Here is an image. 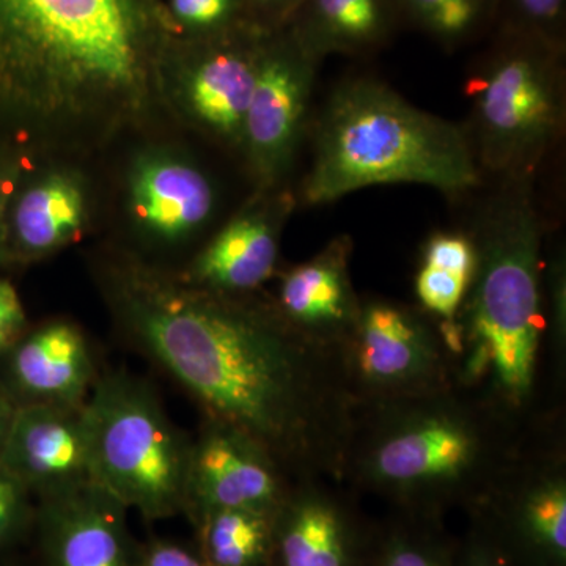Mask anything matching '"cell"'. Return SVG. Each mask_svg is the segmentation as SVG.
<instances>
[{
    "label": "cell",
    "instance_id": "2",
    "mask_svg": "<svg viewBox=\"0 0 566 566\" xmlns=\"http://www.w3.org/2000/svg\"><path fill=\"white\" fill-rule=\"evenodd\" d=\"M159 82L148 0H0V107L51 133L142 114Z\"/></svg>",
    "mask_w": 566,
    "mask_h": 566
},
{
    "label": "cell",
    "instance_id": "10",
    "mask_svg": "<svg viewBox=\"0 0 566 566\" xmlns=\"http://www.w3.org/2000/svg\"><path fill=\"white\" fill-rule=\"evenodd\" d=\"M319 66L289 28L266 33L241 136L263 185L282 178L293 161Z\"/></svg>",
    "mask_w": 566,
    "mask_h": 566
},
{
    "label": "cell",
    "instance_id": "25",
    "mask_svg": "<svg viewBox=\"0 0 566 566\" xmlns=\"http://www.w3.org/2000/svg\"><path fill=\"white\" fill-rule=\"evenodd\" d=\"M472 277L446 264L420 262L415 281L419 307L439 324H453Z\"/></svg>",
    "mask_w": 566,
    "mask_h": 566
},
{
    "label": "cell",
    "instance_id": "27",
    "mask_svg": "<svg viewBox=\"0 0 566 566\" xmlns=\"http://www.w3.org/2000/svg\"><path fill=\"white\" fill-rule=\"evenodd\" d=\"M35 516V497L0 460V551L32 534Z\"/></svg>",
    "mask_w": 566,
    "mask_h": 566
},
{
    "label": "cell",
    "instance_id": "24",
    "mask_svg": "<svg viewBox=\"0 0 566 566\" xmlns=\"http://www.w3.org/2000/svg\"><path fill=\"white\" fill-rule=\"evenodd\" d=\"M543 270V307L545 338L549 348L554 392L560 395L566 367V260L565 249L551 253Z\"/></svg>",
    "mask_w": 566,
    "mask_h": 566
},
{
    "label": "cell",
    "instance_id": "29",
    "mask_svg": "<svg viewBox=\"0 0 566 566\" xmlns=\"http://www.w3.org/2000/svg\"><path fill=\"white\" fill-rule=\"evenodd\" d=\"M172 10L182 24L212 33L249 21L243 0H172Z\"/></svg>",
    "mask_w": 566,
    "mask_h": 566
},
{
    "label": "cell",
    "instance_id": "12",
    "mask_svg": "<svg viewBox=\"0 0 566 566\" xmlns=\"http://www.w3.org/2000/svg\"><path fill=\"white\" fill-rule=\"evenodd\" d=\"M0 460L36 502L96 485L85 405L18 406Z\"/></svg>",
    "mask_w": 566,
    "mask_h": 566
},
{
    "label": "cell",
    "instance_id": "13",
    "mask_svg": "<svg viewBox=\"0 0 566 566\" xmlns=\"http://www.w3.org/2000/svg\"><path fill=\"white\" fill-rule=\"evenodd\" d=\"M128 512L102 486L36 502L33 532L44 566H137Z\"/></svg>",
    "mask_w": 566,
    "mask_h": 566
},
{
    "label": "cell",
    "instance_id": "30",
    "mask_svg": "<svg viewBox=\"0 0 566 566\" xmlns=\"http://www.w3.org/2000/svg\"><path fill=\"white\" fill-rule=\"evenodd\" d=\"M137 566H208L199 546L186 545L178 539L151 536L139 545Z\"/></svg>",
    "mask_w": 566,
    "mask_h": 566
},
{
    "label": "cell",
    "instance_id": "35",
    "mask_svg": "<svg viewBox=\"0 0 566 566\" xmlns=\"http://www.w3.org/2000/svg\"><path fill=\"white\" fill-rule=\"evenodd\" d=\"M7 202H9V189H7V182L0 180V237L6 238V227H3V212H6Z\"/></svg>",
    "mask_w": 566,
    "mask_h": 566
},
{
    "label": "cell",
    "instance_id": "33",
    "mask_svg": "<svg viewBox=\"0 0 566 566\" xmlns=\"http://www.w3.org/2000/svg\"><path fill=\"white\" fill-rule=\"evenodd\" d=\"M18 403L14 398L11 397L9 389L3 385L0 379V447L6 441V436L9 433L11 420H13L14 412H17Z\"/></svg>",
    "mask_w": 566,
    "mask_h": 566
},
{
    "label": "cell",
    "instance_id": "20",
    "mask_svg": "<svg viewBox=\"0 0 566 566\" xmlns=\"http://www.w3.org/2000/svg\"><path fill=\"white\" fill-rule=\"evenodd\" d=\"M400 25L397 0H304L285 28L323 62L333 54H374Z\"/></svg>",
    "mask_w": 566,
    "mask_h": 566
},
{
    "label": "cell",
    "instance_id": "5",
    "mask_svg": "<svg viewBox=\"0 0 566 566\" xmlns=\"http://www.w3.org/2000/svg\"><path fill=\"white\" fill-rule=\"evenodd\" d=\"M422 185L457 197L482 185L464 126L416 107L375 77H352L327 99L303 203L319 207L379 185Z\"/></svg>",
    "mask_w": 566,
    "mask_h": 566
},
{
    "label": "cell",
    "instance_id": "22",
    "mask_svg": "<svg viewBox=\"0 0 566 566\" xmlns=\"http://www.w3.org/2000/svg\"><path fill=\"white\" fill-rule=\"evenodd\" d=\"M275 512L218 510L200 517L199 549L208 566H271Z\"/></svg>",
    "mask_w": 566,
    "mask_h": 566
},
{
    "label": "cell",
    "instance_id": "23",
    "mask_svg": "<svg viewBox=\"0 0 566 566\" xmlns=\"http://www.w3.org/2000/svg\"><path fill=\"white\" fill-rule=\"evenodd\" d=\"M401 24L411 25L446 50L471 43L494 28L499 0H397Z\"/></svg>",
    "mask_w": 566,
    "mask_h": 566
},
{
    "label": "cell",
    "instance_id": "18",
    "mask_svg": "<svg viewBox=\"0 0 566 566\" xmlns=\"http://www.w3.org/2000/svg\"><path fill=\"white\" fill-rule=\"evenodd\" d=\"M252 22L214 33L210 48L193 66L188 99L205 126L233 142H241L251 104L266 33Z\"/></svg>",
    "mask_w": 566,
    "mask_h": 566
},
{
    "label": "cell",
    "instance_id": "32",
    "mask_svg": "<svg viewBox=\"0 0 566 566\" xmlns=\"http://www.w3.org/2000/svg\"><path fill=\"white\" fill-rule=\"evenodd\" d=\"M245 17L263 29H282L290 24L304 0H243Z\"/></svg>",
    "mask_w": 566,
    "mask_h": 566
},
{
    "label": "cell",
    "instance_id": "26",
    "mask_svg": "<svg viewBox=\"0 0 566 566\" xmlns=\"http://www.w3.org/2000/svg\"><path fill=\"white\" fill-rule=\"evenodd\" d=\"M566 0H499L494 29L531 33L565 46Z\"/></svg>",
    "mask_w": 566,
    "mask_h": 566
},
{
    "label": "cell",
    "instance_id": "28",
    "mask_svg": "<svg viewBox=\"0 0 566 566\" xmlns=\"http://www.w3.org/2000/svg\"><path fill=\"white\" fill-rule=\"evenodd\" d=\"M374 566H452L449 554L438 539L394 528L382 539Z\"/></svg>",
    "mask_w": 566,
    "mask_h": 566
},
{
    "label": "cell",
    "instance_id": "9",
    "mask_svg": "<svg viewBox=\"0 0 566 566\" xmlns=\"http://www.w3.org/2000/svg\"><path fill=\"white\" fill-rule=\"evenodd\" d=\"M551 417L528 433L520 455L479 506L501 513L517 545L538 564L565 566V433L560 415Z\"/></svg>",
    "mask_w": 566,
    "mask_h": 566
},
{
    "label": "cell",
    "instance_id": "17",
    "mask_svg": "<svg viewBox=\"0 0 566 566\" xmlns=\"http://www.w3.org/2000/svg\"><path fill=\"white\" fill-rule=\"evenodd\" d=\"M289 197L259 203L238 214L196 256L181 279L222 294H252L273 277Z\"/></svg>",
    "mask_w": 566,
    "mask_h": 566
},
{
    "label": "cell",
    "instance_id": "4",
    "mask_svg": "<svg viewBox=\"0 0 566 566\" xmlns=\"http://www.w3.org/2000/svg\"><path fill=\"white\" fill-rule=\"evenodd\" d=\"M532 430L510 422L458 385L359 406L340 483L381 495L408 512L479 506Z\"/></svg>",
    "mask_w": 566,
    "mask_h": 566
},
{
    "label": "cell",
    "instance_id": "11",
    "mask_svg": "<svg viewBox=\"0 0 566 566\" xmlns=\"http://www.w3.org/2000/svg\"><path fill=\"white\" fill-rule=\"evenodd\" d=\"M294 482L279 461L249 436L202 417L192 438L185 515L196 524L218 510L275 512Z\"/></svg>",
    "mask_w": 566,
    "mask_h": 566
},
{
    "label": "cell",
    "instance_id": "15",
    "mask_svg": "<svg viewBox=\"0 0 566 566\" xmlns=\"http://www.w3.org/2000/svg\"><path fill=\"white\" fill-rule=\"evenodd\" d=\"M333 480L294 482L274 515L271 566H357V531Z\"/></svg>",
    "mask_w": 566,
    "mask_h": 566
},
{
    "label": "cell",
    "instance_id": "6",
    "mask_svg": "<svg viewBox=\"0 0 566 566\" xmlns=\"http://www.w3.org/2000/svg\"><path fill=\"white\" fill-rule=\"evenodd\" d=\"M464 91V129L480 172L501 181L535 177L564 134L565 46L497 28Z\"/></svg>",
    "mask_w": 566,
    "mask_h": 566
},
{
    "label": "cell",
    "instance_id": "16",
    "mask_svg": "<svg viewBox=\"0 0 566 566\" xmlns=\"http://www.w3.org/2000/svg\"><path fill=\"white\" fill-rule=\"evenodd\" d=\"M349 237H337L307 262L282 275L275 307L300 333L338 348L352 333L360 311L354 290Z\"/></svg>",
    "mask_w": 566,
    "mask_h": 566
},
{
    "label": "cell",
    "instance_id": "7",
    "mask_svg": "<svg viewBox=\"0 0 566 566\" xmlns=\"http://www.w3.org/2000/svg\"><path fill=\"white\" fill-rule=\"evenodd\" d=\"M95 483L145 521L185 513L192 438L147 381L99 371L87 401Z\"/></svg>",
    "mask_w": 566,
    "mask_h": 566
},
{
    "label": "cell",
    "instance_id": "19",
    "mask_svg": "<svg viewBox=\"0 0 566 566\" xmlns=\"http://www.w3.org/2000/svg\"><path fill=\"white\" fill-rule=\"evenodd\" d=\"M137 219L164 241H178L202 229L211 218V182L189 163L172 158L145 159L132 181Z\"/></svg>",
    "mask_w": 566,
    "mask_h": 566
},
{
    "label": "cell",
    "instance_id": "34",
    "mask_svg": "<svg viewBox=\"0 0 566 566\" xmlns=\"http://www.w3.org/2000/svg\"><path fill=\"white\" fill-rule=\"evenodd\" d=\"M465 566H509L502 560V554L499 551L486 546H476L469 553L468 564Z\"/></svg>",
    "mask_w": 566,
    "mask_h": 566
},
{
    "label": "cell",
    "instance_id": "21",
    "mask_svg": "<svg viewBox=\"0 0 566 566\" xmlns=\"http://www.w3.org/2000/svg\"><path fill=\"white\" fill-rule=\"evenodd\" d=\"M85 222L81 186L66 175H50L28 189L13 216V249L21 259H41L80 237Z\"/></svg>",
    "mask_w": 566,
    "mask_h": 566
},
{
    "label": "cell",
    "instance_id": "3",
    "mask_svg": "<svg viewBox=\"0 0 566 566\" xmlns=\"http://www.w3.org/2000/svg\"><path fill=\"white\" fill-rule=\"evenodd\" d=\"M534 180L501 181L476 216L468 230L475 244L474 277L455 322L439 324L457 385L524 430L554 415L543 406L539 387L545 223Z\"/></svg>",
    "mask_w": 566,
    "mask_h": 566
},
{
    "label": "cell",
    "instance_id": "1",
    "mask_svg": "<svg viewBox=\"0 0 566 566\" xmlns=\"http://www.w3.org/2000/svg\"><path fill=\"white\" fill-rule=\"evenodd\" d=\"M104 289L129 344L202 417L249 436L294 480L340 483L356 408L337 349L259 293L207 292L139 262L112 266Z\"/></svg>",
    "mask_w": 566,
    "mask_h": 566
},
{
    "label": "cell",
    "instance_id": "8",
    "mask_svg": "<svg viewBox=\"0 0 566 566\" xmlns=\"http://www.w3.org/2000/svg\"><path fill=\"white\" fill-rule=\"evenodd\" d=\"M337 354L354 408L457 385L439 323L400 301L360 297L359 315Z\"/></svg>",
    "mask_w": 566,
    "mask_h": 566
},
{
    "label": "cell",
    "instance_id": "31",
    "mask_svg": "<svg viewBox=\"0 0 566 566\" xmlns=\"http://www.w3.org/2000/svg\"><path fill=\"white\" fill-rule=\"evenodd\" d=\"M28 329V316L17 289L0 279V356Z\"/></svg>",
    "mask_w": 566,
    "mask_h": 566
},
{
    "label": "cell",
    "instance_id": "14",
    "mask_svg": "<svg viewBox=\"0 0 566 566\" xmlns=\"http://www.w3.org/2000/svg\"><path fill=\"white\" fill-rule=\"evenodd\" d=\"M0 357V379L18 406L85 405L102 371L84 333L66 319L25 329Z\"/></svg>",
    "mask_w": 566,
    "mask_h": 566
}]
</instances>
